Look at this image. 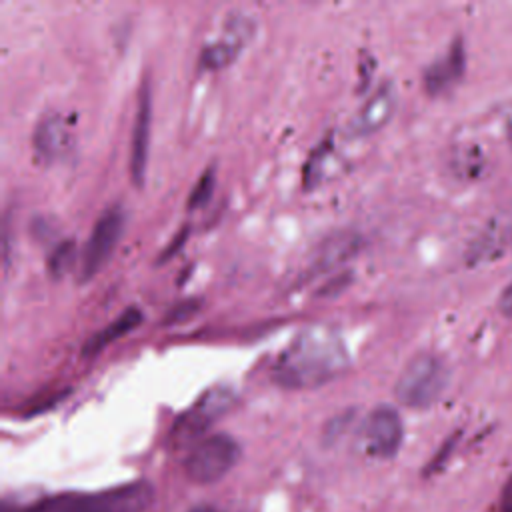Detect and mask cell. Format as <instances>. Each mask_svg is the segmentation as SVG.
Returning <instances> with one entry per match:
<instances>
[{
    "label": "cell",
    "mask_w": 512,
    "mask_h": 512,
    "mask_svg": "<svg viewBox=\"0 0 512 512\" xmlns=\"http://www.w3.org/2000/svg\"><path fill=\"white\" fill-rule=\"evenodd\" d=\"M350 366V356L342 336L330 326H310L280 354L272 378L288 390L322 386Z\"/></svg>",
    "instance_id": "cell-1"
},
{
    "label": "cell",
    "mask_w": 512,
    "mask_h": 512,
    "mask_svg": "<svg viewBox=\"0 0 512 512\" xmlns=\"http://www.w3.org/2000/svg\"><path fill=\"white\" fill-rule=\"evenodd\" d=\"M152 502L154 490L148 482H130L100 492L48 496L18 512H146Z\"/></svg>",
    "instance_id": "cell-2"
},
{
    "label": "cell",
    "mask_w": 512,
    "mask_h": 512,
    "mask_svg": "<svg viewBox=\"0 0 512 512\" xmlns=\"http://www.w3.org/2000/svg\"><path fill=\"white\" fill-rule=\"evenodd\" d=\"M448 380L450 374L446 364L430 352H420L404 366L394 394L400 404L414 410H424L440 400Z\"/></svg>",
    "instance_id": "cell-3"
},
{
    "label": "cell",
    "mask_w": 512,
    "mask_h": 512,
    "mask_svg": "<svg viewBox=\"0 0 512 512\" xmlns=\"http://www.w3.org/2000/svg\"><path fill=\"white\" fill-rule=\"evenodd\" d=\"M240 446L228 434H212L200 440L184 460L186 476L196 484H212L224 478L238 462Z\"/></svg>",
    "instance_id": "cell-4"
},
{
    "label": "cell",
    "mask_w": 512,
    "mask_h": 512,
    "mask_svg": "<svg viewBox=\"0 0 512 512\" xmlns=\"http://www.w3.org/2000/svg\"><path fill=\"white\" fill-rule=\"evenodd\" d=\"M122 230H124V212L120 206H110L96 220V224L82 248L78 280L86 282L100 272V268L108 262L114 248L118 246Z\"/></svg>",
    "instance_id": "cell-5"
},
{
    "label": "cell",
    "mask_w": 512,
    "mask_h": 512,
    "mask_svg": "<svg viewBox=\"0 0 512 512\" xmlns=\"http://www.w3.org/2000/svg\"><path fill=\"white\" fill-rule=\"evenodd\" d=\"M252 32H254V22L246 14L242 12L230 14L228 20L224 22V30L220 38L204 46L200 54L202 68L220 70L230 66L238 58L242 48L248 44V40L252 38Z\"/></svg>",
    "instance_id": "cell-6"
},
{
    "label": "cell",
    "mask_w": 512,
    "mask_h": 512,
    "mask_svg": "<svg viewBox=\"0 0 512 512\" xmlns=\"http://www.w3.org/2000/svg\"><path fill=\"white\" fill-rule=\"evenodd\" d=\"M404 438V426L400 414L392 406H378L368 414L364 424L366 452L376 458H392Z\"/></svg>",
    "instance_id": "cell-7"
},
{
    "label": "cell",
    "mask_w": 512,
    "mask_h": 512,
    "mask_svg": "<svg viewBox=\"0 0 512 512\" xmlns=\"http://www.w3.org/2000/svg\"><path fill=\"white\" fill-rule=\"evenodd\" d=\"M74 146V134L68 120L60 114H46L34 128L32 148L40 164H56L68 156Z\"/></svg>",
    "instance_id": "cell-8"
},
{
    "label": "cell",
    "mask_w": 512,
    "mask_h": 512,
    "mask_svg": "<svg viewBox=\"0 0 512 512\" xmlns=\"http://www.w3.org/2000/svg\"><path fill=\"white\" fill-rule=\"evenodd\" d=\"M236 402V396L226 386H214L210 388L178 422V432L184 436H198L204 432L212 422H216L222 414H226L232 404Z\"/></svg>",
    "instance_id": "cell-9"
},
{
    "label": "cell",
    "mask_w": 512,
    "mask_h": 512,
    "mask_svg": "<svg viewBox=\"0 0 512 512\" xmlns=\"http://www.w3.org/2000/svg\"><path fill=\"white\" fill-rule=\"evenodd\" d=\"M152 122V102L148 82H142L138 94V108L132 128V144H130V174L136 186H142L146 180L148 168V150H150V124Z\"/></svg>",
    "instance_id": "cell-10"
},
{
    "label": "cell",
    "mask_w": 512,
    "mask_h": 512,
    "mask_svg": "<svg viewBox=\"0 0 512 512\" xmlns=\"http://www.w3.org/2000/svg\"><path fill=\"white\" fill-rule=\"evenodd\" d=\"M360 246H362V238L356 232H352V230L334 232L332 236L324 238L322 244L318 246V250L314 252L310 268H308L310 276L340 268L342 264H346L348 260H352L358 254Z\"/></svg>",
    "instance_id": "cell-11"
},
{
    "label": "cell",
    "mask_w": 512,
    "mask_h": 512,
    "mask_svg": "<svg viewBox=\"0 0 512 512\" xmlns=\"http://www.w3.org/2000/svg\"><path fill=\"white\" fill-rule=\"evenodd\" d=\"M396 90L390 82L378 86V90L364 102V106L354 116L350 130L354 136H368L380 130L394 114Z\"/></svg>",
    "instance_id": "cell-12"
},
{
    "label": "cell",
    "mask_w": 512,
    "mask_h": 512,
    "mask_svg": "<svg viewBox=\"0 0 512 512\" xmlns=\"http://www.w3.org/2000/svg\"><path fill=\"white\" fill-rule=\"evenodd\" d=\"M466 66V56H464V46L462 40H454L452 46L444 56L434 60L428 70L424 72V86L428 94H442L450 90L464 74Z\"/></svg>",
    "instance_id": "cell-13"
},
{
    "label": "cell",
    "mask_w": 512,
    "mask_h": 512,
    "mask_svg": "<svg viewBox=\"0 0 512 512\" xmlns=\"http://www.w3.org/2000/svg\"><path fill=\"white\" fill-rule=\"evenodd\" d=\"M142 322V312L138 308H128L124 310L120 316H116L108 326H104L100 332H96L86 344H84V356H92L98 354L102 348H106L108 344L116 342L118 338H122L124 334L132 332L138 324Z\"/></svg>",
    "instance_id": "cell-14"
},
{
    "label": "cell",
    "mask_w": 512,
    "mask_h": 512,
    "mask_svg": "<svg viewBox=\"0 0 512 512\" xmlns=\"http://www.w3.org/2000/svg\"><path fill=\"white\" fill-rule=\"evenodd\" d=\"M504 246V232L500 226L490 224L484 228V232L470 244V250L466 254L468 264H482L492 258H498Z\"/></svg>",
    "instance_id": "cell-15"
},
{
    "label": "cell",
    "mask_w": 512,
    "mask_h": 512,
    "mask_svg": "<svg viewBox=\"0 0 512 512\" xmlns=\"http://www.w3.org/2000/svg\"><path fill=\"white\" fill-rule=\"evenodd\" d=\"M78 260V248L72 240H62L50 254L48 258V268H50V274L60 278L64 274H68L72 270V266L76 264Z\"/></svg>",
    "instance_id": "cell-16"
},
{
    "label": "cell",
    "mask_w": 512,
    "mask_h": 512,
    "mask_svg": "<svg viewBox=\"0 0 512 512\" xmlns=\"http://www.w3.org/2000/svg\"><path fill=\"white\" fill-rule=\"evenodd\" d=\"M214 184H216V178H214V170L208 168L200 180L196 182V186L192 188L190 192V198H188V208L190 210H196V208H202L210 198H212V192H214Z\"/></svg>",
    "instance_id": "cell-17"
},
{
    "label": "cell",
    "mask_w": 512,
    "mask_h": 512,
    "mask_svg": "<svg viewBox=\"0 0 512 512\" xmlns=\"http://www.w3.org/2000/svg\"><path fill=\"white\" fill-rule=\"evenodd\" d=\"M196 310H198V302H196V300H186V302H182V304H176V306L168 312L166 322H182L184 318L192 316Z\"/></svg>",
    "instance_id": "cell-18"
},
{
    "label": "cell",
    "mask_w": 512,
    "mask_h": 512,
    "mask_svg": "<svg viewBox=\"0 0 512 512\" xmlns=\"http://www.w3.org/2000/svg\"><path fill=\"white\" fill-rule=\"evenodd\" d=\"M498 308L502 314L512 316V282L502 290V294L498 298Z\"/></svg>",
    "instance_id": "cell-19"
},
{
    "label": "cell",
    "mask_w": 512,
    "mask_h": 512,
    "mask_svg": "<svg viewBox=\"0 0 512 512\" xmlns=\"http://www.w3.org/2000/svg\"><path fill=\"white\" fill-rule=\"evenodd\" d=\"M502 510H504V512H512V482L508 484V488H506V492H504Z\"/></svg>",
    "instance_id": "cell-20"
},
{
    "label": "cell",
    "mask_w": 512,
    "mask_h": 512,
    "mask_svg": "<svg viewBox=\"0 0 512 512\" xmlns=\"http://www.w3.org/2000/svg\"><path fill=\"white\" fill-rule=\"evenodd\" d=\"M506 136H508V142L512 146V108H510V112L506 116Z\"/></svg>",
    "instance_id": "cell-21"
},
{
    "label": "cell",
    "mask_w": 512,
    "mask_h": 512,
    "mask_svg": "<svg viewBox=\"0 0 512 512\" xmlns=\"http://www.w3.org/2000/svg\"><path fill=\"white\" fill-rule=\"evenodd\" d=\"M190 512H216L212 506H196V508H192Z\"/></svg>",
    "instance_id": "cell-22"
}]
</instances>
